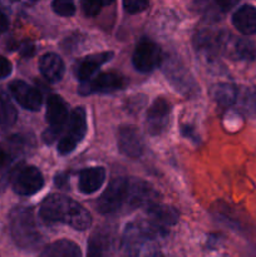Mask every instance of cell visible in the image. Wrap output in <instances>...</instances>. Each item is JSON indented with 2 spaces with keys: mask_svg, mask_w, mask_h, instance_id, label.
Here are the masks:
<instances>
[{
  "mask_svg": "<svg viewBox=\"0 0 256 257\" xmlns=\"http://www.w3.org/2000/svg\"><path fill=\"white\" fill-rule=\"evenodd\" d=\"M39 217L45 223H63L77 231H85L92 225L90 213L64 195H50L39 207Z\"/></svg>",
  "mask_w": 256,
  "mask_h": 257,
  "instance_id": "cell-1",
  "label": "cell"
},
{
  "mask_svg": "<svg viewBox=\"0 0 256 257\" xmlns=\"http://www.w3.org/2000/svg\"><path fill=\"white\" fill-rule=\"evenodd\" d=\"M161 236L147 221L130 223L122 238L124 257H165L158 245Z\"/></svg>",
  "mask_w": 256,
  "mask_h": 257,
  "instance_id": "cell-2",
  "label": "cell"
},
{
  "mask_svg": "<svg viewBox=\"0 0 256 257\" xmlns=\"http://www.w3.org/2000/svg\"><path fill=\"white\" fill-rule=\"evenodd\" d=\"M10 233L18 247L23 250H37L43 243L42 232L38 226L34 211L30 207L18 206L9 216Z\"/></svg>",
  "mask_w": 256,
  "mask_h": 257,
  "instance_id": "cell-3",
  "label": "cell"
},
{
  "mask_svg": "<svg viewBox=\"0 0 256 257\" xmlns=\"http://www.w3.org/2000/svg\"><path fill=\"white\" fill-rule=\"evenodd\" d=\"M161 67H162V72L167 78L168 83L172 85L176 92L187 98L195 97L197 94L200 87L180 58L170 54L163 55Z\"/></svg>",
  "mask_w": 256,
  "mask_h": 257,
  "instance_id": "cell-4",
  "label": "cell"
},
{
  "mask_svg": "<svg viewBox=\"0 0 256 257\" xmlns=\"http://www.w3.org/2000/svg\"><path fill=\"white\" fill-rule=\"evenodd\" d=\"M45 119L48 122V128L43 132V142L52 145L57 141L58 137L62 136L69 119L68 104L60 95L50 94L48 97Z\"/></svg>",
  "mask_w": 256,
  "mask_h": 257,
  "instance_id": "cell-5",
  "label": "cell"
},
{
  "mask_svg": "<svg viewBox=\"0 0 256 257\" xmlns=\"http://www.w3.org/2000/svg\"><path fill=\"white\" fill-rule=\"evenodd\" d=\"M130 180L127 177H114L95 202V208L102 215L115 213L128 202Z\"/></svg>",
  "mask_w": 256,
  "mask_h": 257,
  "instance_id": "cell-6",
  "label": "cell"
},
{
  "mask_svg": "<svg viewBox=\"0 0 256 257\" xmlns=\"http://www.w3.org/2000/svg\"><path fill=\"white\" fill-rule=\"evenodd\" d=\"M87 113L83 107H77L69 114L67 131L58 143V152L62 156L72 153L87 135Z\"/></svg>",
  "mask_w": 256,
  "mask_h": 257,
  "instance_id": "cell-7",
  "label": "cell"
},
{
  "mask_svg": "<svg viewBox=\"0 0 256 257\" xmlns=\"http://www.w3.org/2000/svg\"><path fill=\"white\" fill-rule=\"evenodd\" d=\"M44 186V177L35 166H20L12 175V187L17 195L32 196Z\"/></svg>",
  "mask_w": 256,
  "mask_h": 257,
  "instance_id": "cell-8",
  "label": "cell"
},
{
  "mask_svg": "<svg viewBox=\"0 0 256 257\" xmlns=\"http://www.w3.org/2000/svg\"><path fill=\"white\" fill-rule=\"evenodd\" d=\"M127 84V80L118 73H100L92 77L87 82L80 83L78 92L82 95L89 94H108L123 89Z\"/></svg>",
  "mask_w": 256,
  "mask_h": 257,
  "instance_id": "cell-9",
  "label": "cell"
},
{
  "mask_svg": "<svg viewBox=\"0 0 256 257\" xmlns=\"http://www.w3.org/2000/svg\"><path fill=\"white\" fill-rule=\"evenodd\" d=\"M163 54L161 48L150 39H142L137 45L132 55L133 67L141 73H150L161 65Z\"/></svg>",
  "mask_w": 256,
  "mask_h": 257,
  "instance_id": "cell-10",
  "label": "cell"
},
{
  "mask_svg": "<svg viewBox=\"0 0 256 257\" xmlns=\"http://www.w3.org/2000/svg\"><path fill=\"white\" fill-rule=\"evenodd\" d=\"M170 102L160 97L151 104L146 115V131L151 136H160L167 130L171 115Z\"/></svg>",
  "mask_w": 256,
  "mask_h": 257,
  "instance_id": "cell-11",
  "label": "cell"
},
{
  "mask_svg": "<svg viewBox=\"0 0 256 257\" xmlns=\"http://www.w3.org/2000/svg\"><path fill=\"white\" fill-rule=\"evenodd\" d=\"M146 211H147L148 216L147 222L162 236L167 233L168 227L176 225L178 221L177 210L171 206L153 202L146 207Z\"/></svg>",
  "mask_w": 256,
  "mask_h": 257,
  "instance_id": "cell-12",
  "label": "cell"
},
{
  "mask_svg": "<svg viewBox=\"0 0 256 257\" xmlns=\"http://www.w3.org/2000/svg\"><path fill=\"white\" fill-rule=\"evenodd\" d=\"M118 150L123 156L138 158L143 155L145 143L140 131L135 125H122L117 132Z\"/></svg>",
  "mask_w": 256,
  "mask_h": 257,
  "instance_id": "cell-13",
  "label": "cell"
},
{
  "mask_svg": "<svg viewBox=\"0 0 256 257\" xmlns=\"http://www.w3.org/2000/svg\"><path fill=\"white\" fill-rule=\"evenodd\" d=\"M226 33L216 32L211 29H203L195 35V48L206 59H213L220 53H222L223 40Z\"/></svg>",
  "mask_w": 256,
  "mask_h": 257,
  "instance_id": "cell-14",
  "label": "cell"
},
{
  "mask_svg": "<svg viewBox=\"0 0 256 257\" xmlns=\"http://www.w3.org/2000/svg\"><path fill=\"white\" fill-rule=\"evenodd\" d=\"M9 89L14 99L22 105L24 109L37 112L40 109L43 103L42 94L37 88L23 80H13L9 84Z\"/></svg>",
  "mask_w": 256,
  "mask_h": 257,
  "instance_id": "cell-15",
  "label": "cell"
},
{
  "mask_svg": "<svg viewBox=\"0 0 256 257\" xmlns=\"http://www.w3.org/2000/svg\"><path fill=\"white\" fill-rule=\"evenodd\" d=\"M222 53L231 59L241 62H252L256 58V45L250 39L231 37L226 33L222 45Z\"/></svg>",
  "mask_w": 256,
  "mask_h": 257,
  "instance_id": "cell-16",
  "label": "cell"
},
{
  "mask_svg": "<svg viewBox=\"0 0 256 257\" xmlns=\"http://www.w3.org/2000/svg\"><path fill=\"white\" fill-rule=\"evenodd\" d=\"M113 52H102L80 58L74 64V74L80 82L89 80L100 67L113 58Z\"/></svg>",
  "mask_w": 256,
  "mask_h": 257,
  "instance_id": "cell-17",
  "label": "cell"
},
{
  "mask_svg": "<svg viewBox=\"0 0 256 257\" xmlns=\"http://www.w3.org/2000/svg\"><path fill=\"white\" fill-rule=\"evenodd\" d=\"M157 192L151 187V185L143 181H130V195H128V205L130 207H147L153 202H157Z\"/></svg>",
  "mask_w": 256,
  "mask_h": 257,
  "instance_id": "cell-18",
  "label": "cell"
},
{
  "mask_svg": "<svg viewBox=\"0 0 256 257\" xmlns=\"http://www.w3.org/2000/svg\"><path fill=\"white\" fill-rule=\"evenodd\" d=\"M105 181V170L103 167L84 168L79 172L78 188L84 195H92L97 192Z\"/></svg>",
  "mask_w": 256,
  "mask_h": 257,
  "instance_id": "cell-19",
  "label": "cell"
},
{
  "mask_svg": "<svg viewBox=\"0 0 256 257\" xmlns=\"http://www.w3.org/2000/svg\"><path fill=\"white\" fill-rule=\"evenodd\" d=\"M39 70L48 82L57 83L62 80L65 67L59 55L55 53H45L39 59Z\"/></svg>",
  "mask_w": 256,
  "mask_h": 257,
  "instance_id": "cell-20",
  "label": "cell"
},
{
  "mask_svg": "<svg viewBox=\"0 0 256 257\" xmlns=\"http://www.w3.org/2000/svg\"><path fill=\"white\" fill-rule=\"evenodd\" d=\"M232 24L241 34H256V8L252 5H242L232 15Z\"/></svg>",
  "mask_w": 256,
  "mask_h": 257,
  "instance_id": "cell-21",
  "label": "cell"
},
{
  "mask_svg": "<svg viewBox=\"0 0 256 257\" xmlns=\"http://www.w3.org/2000/svg\"><path fill=\"white\" fill-rule=\"evenodd\" d=\"M39 257H82V251L74 241L63 238L45 246Z\"/></svg>",
  "mask_w": 256,
  "mask_h": 257,
  "instance_id": "cell-22",
  "label": "cell"
},
{
  "mask_svg": "<svg viewBox=\"0 0 256 257\" xmlns=\"http://www.w3.org/2000/svg\"><path fill=\"white\" fill-rule=\"evenodd\" d=\"M240 87L231 83H218L215 84L211 89V95L213 100L220 105L221 108L233 107L237 99Z\"/></svg>",
  "mask_w": 256,
  "mask_h": 257,
  "instance_id": "cell-23",
  "label": "cell"
},
{
  "mask_svg": "<svg viewBox=\"0 0 256 257\" xmlns=\"http://www.w3.org/2000/svg\"><path fill=\"white\" fill-rule=\"evenodd\" d=\"M235 105L245 115H256V89L240 87Z\"/></svg>",
  "mask_w": 256,
  "mask_h": 257,
  "instance_id": "cell-24",
  "label": "cell"
},
{
  "mask_svg": "<svg viewBox=\"0 0 256 257\" xmlns=\"http://www.w3.org/2000/svg\"><path fill=\"white\" fill-rule=\"evenodd\" d=\"M18 113L5 94H0V132L9 130L17 122Z\"/></svg>",
  "mask_w": 256,
  "mask_h": 257,
  "instance_id": "cell-25",
  "label": "cell"
},
{
  "mask_svg": "<svg viewBox=\"0 0 256 257\" xmlns=\"http://www.w3.org/2000/svg\"><path fill=\"white\" fill-rule=\"evenodd\" d=\"M104 248H105L104 236L102 235V232L95 231V232L90 236L89 241H88L87 257H103L104 256Z\"/></svg>",
  "mask_w": 256,
  "mask_h": 257,
  "instance_id": "cell-26",
  "label": "cell"
},
{
  "mask_svg": "<svg viewBox=\"0 0 256 257\" xmlns=\"http://www.w3.org/2000/svg\"><path fill=\"white\" fill-rule=\"evenodd\" d=\"M52 9L60 17H72L75 14L74 0H53Z\"/></svg>",
  "mask_w": 256,
  "mask_h": 257,
  "instance_id": "cell-27",
  "label": "cell"
},
{
  "mask_svg": "<svg viewBox=\"0 0 256 257\" xmlns=\"http://www.w3.org/2000/svg\"><path fill=\"white\" fill-rule=\"evenodd\" d=\"M124 10L130 14H138L148 8V0H123Z\"/></svg>",
  "mask_w": 256,
  "mask_h": 257,
  "instance_id": "cell-28",
  "label": "cell"
},
{
  "mask_svg": "<svg viewBox=\"0 0 256 257\" xmlns=\"http://www.w3.org/2000/svg\"><path fill=\"white\" fill-rule=\"evenodd\" d=\"M102 7V0H82V10L87 17L92 18L98 15Z\"/></svg>",
  "mask_w": 256,
  "mask_h": 257,
  "instance_id": "cell-29",
  "label": "cell"
},
{
  "mask_svg": "<svg viewBox=\"0 0 256 257\" xmlns=\"http://www.w3.org/2000/svg\"><path fill=\"white\" fill-rule=\"evenodd\" d=\"M145 104H146V95H142V94L132 95V97H130L127 100H125L124 108L130 113H137L142 109Z\"/></svg>",
  "mask_w": 256,
  "mask_h": 257,
  "instance_id": "cell-30",
  "label": "cell"
},
{
  "mask_svg": "<svg viewBox=\"0 0 256 257\" xmlns=\"http://www.w3.org/2000/svg\"><path fill=\"white\" fill-rule=\"evenodd\" d=\"M215 7L217 8L221 14H225L228 10L232 9L240 0H212Z\"/></svg>",
  "mask_w": 256,
  "mask_h": 257,
  "instance_id": "cell-31",
  "label": "cell"
},
{
  "mask_svg": "<svg viewBox=\"0 0 256 257\" xmlns=\"http://www.w3.org/2000/svg\"><path fill=\"white\" fill-rule=\"evenodd\" d=\"M13 72V65L8 58L0 55V79L9 77Z\"/></svg>",
  "mask_w": 256,
  "mask_h": 257,
  "instance_id": "cell-32",
  "label": "cell"
},
{
  "mask_svg": "<svg viewBox=\"0 0 256 257\" xmlns=\"http://www.w3.org/2000/svg\"><path fill=\"white\" fill-rule=\"evenodd\" d=\"M182 135L185 136V137L190 138V140L195 141L196 143L198 142L197 136H196L195 133H193V128L190 127V125H182Z\"/></svg>",
  "mask_w": 256,
  "mask_h": 257,
  "instance_id": "cell-33",
  "label": "cell"
},
{
  "mask_svg": "<svg viewBox=\"0 0 256 257\" xmlns=\"http://www.w3.org/2000/svg\"><path fill=\"white\" fill-rule=\"evenodd\" d=\"M8 28H9V19H8L7 15L0 10V34L7 32Z\"/></svg>",
  "mask_w": 256,
  "mask_h": 257,
  "instance_id": "cell-34",
  "label": "cell"
},
{
  "mask_svg": "<svg viewBox=\"0 0 256 257\" xmlns=\"http://www.w3.org/2000/svg\"><path fill=\"white\" fill-rule=\"evenodd\" d=\"M34 45H32L30 43H25L22 47V54L24 57H30V55L34 54Z\"/></svg>",
  "mask_w": 256,
  "mask_h": 257,
  "instance_id": "cell-35",
  "label": "cell"
},
{
  "mask_svg": "<svg viewBox=\"0 0 256 257\" xmlns=\"http://www.w3.org/2000/svg\"><path fill=\"white\" fill-rule=\"evenodd\" d=\"M67 181L68 176L64 175V173H60V175H57V177H55V185L58 187H65L67 186Z\"/></svg>",
  "mask_w": 256,
  "mask_h": 257,
  "instance_id": "cell-36",
  "label": "cell"
},
{
  "mask_svg": "<svg viewBox=\"0 0 256 257\" xmlns=\"http://www.w3.org/2000/svg\"><path fill=\"white\" fill-rule=\"evenodd\" d=\"M8 160H9V156H8L7 151H5L4 148L0 146V170H2L5 165H7Z\"/></svg>",
  "mask_w": 256,
  "mask_h": 257,
  "instance_id": "cell-37",
  "label": "cell"
},
{
  "mask_svg": "<svg viewBox=\"0 0 256 257\" xmlns=\"http://www.w3.org/2000/svg\"><path fill=\"white\" fill-rule=\"evenodd\" d=\"M112 3H114V0H102L103 7H104V5H110Z\"/></svg>",
  "mask_w": 256,
  "mask_h": 257,
  "instance_id": "cell-38",
  "label": "cell"
},
{
  "mask_svg": "<svg viewBox=\"0 0 256 257\" xmlns=\"http://www.w3.org/2000/svg\"><path fill=\"white\" fill-rule=\"evenodd\" d=\"M32 2H38V0H32Z\"/></svg>",
  "mask_w": 256,
  "mask_h": 257,
  "instance_id": "cell-39",
  "label": "cell"
}]
</instances>
